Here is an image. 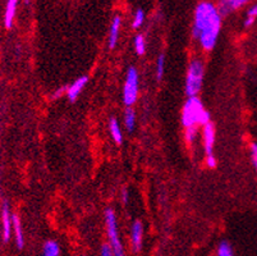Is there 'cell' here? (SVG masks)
I'll use <instances>...</instances> for the list:
<instances>
[{"mask_svg": "<svg viewBox=\"0 0 257 256\" xmlns=\"http://www.w3.org/2000/svg\"><path fill=\"white\" fill-rule=\"evenodd\" d=\"M128 199H129V192L126 190V188H124V190L122 191V201L124 204H127L128 203Z\"/></svg>", "mask_w": 257, "mask_h": 256, "instance_id": "cell-26", "label": "cell"}, {"mask_svg": "<svg viewBox=\"0 0 257 256\" xmlns=\"http://www.w3.org/2000/svg\"><path fill=\"white\" fill-rule=\"evenodd\" d=\"M142 238H144V227L140 220H136L132 225V247L135 251H140L142 247Z\"/></svg>", "mask_w": 257, "mask_h": 256, "instance_id": "cell-10", "label": "cell"}, {"mask_svg": "<svg viewBox=\"0 0 257 256\" xmlns=\"http://www.w3.org/2000/svg\"><path fill=\"white\" fill-rule=\"evenodd\" d=\"M138 97V73L137 69L131 67L127 72L124 88H123V101L127 106H132Z\"/></svg>", "mask_w": 257, "mask_h": 256, "instance_id": "cell-5", "label": "cell"}, {"mask_svg": "<svg viewBox=\"0 0 257 256\" xmlns=\"http://www.w3.org/2000/svg\"><path fill=\"white\" fill-rule=\"evenodd\" d=\"M87 82H88L87 76H82V77L77 78V80H75L69 87H67V97L69 99V101L77 100V97L81 95V92L83 91V88L86 87Z\"/></svg>", "mask_w": 257, "mask_h": 256, "instance_id": "cell-7", "label": "cell"}, {"mask_svg": "<svg viewBox=\"0 0 257 256\" xmlns=\"http://www.w3.org/2000/svg\"><path fill=\"white\" fill-rule=\"evenodd\" d=\"M109 131H110V134H111V137H113V140L115 141V144H118V145L122 144L123 133H122V129H120L119 122H118L115 118L110 119Z\"/></svg>", "mask_w": 257, "mask_h": 256, "instance_id": "cell-14", "label": "cell"}, {"mask_svg": "<svg viewBox=\"0 0 257 256\" xmlns=\"http://www.w3.org/2000/svg\"><path fill=\"white\" fill-rule=\"evenodd\" d=\"M145 22V12L142 9H137L135 13V17H133V22H132V26L133 28H140Z\"/></svg>", "mask_w": 257, "mask_h": 256, "instance_id": "cell-19", "label": "cell"}, {"mask_svg": "<svg viewBox=\"0 0 257 256\" xmlns=\"http://www.w3.org/2000/svg\"><path fill=\"white\" fill-rule=\"evenodd\" d=\"M135 49L138 55H144L146 51V41L142 35H137L135 39Z\"/></svg>", "mask_w": 257, "mask_h": 256, "instance_id": "cell-17", "label": "cell"}, {"mask_svg": "<svg viewBox=\"0 0 257 256\" xmlns=\"http://www.w3.org/2000/svg\"><path fill=\"white\" fill-rule=\"evenodd\" d=\"M17 6H18V0H6L5 13H4V26L5 28L10 30L13 27L14 17H16Z\"/></svg>", "mask_w": 257, "mask_h": 256, "instance_id": "cell-11", "label": "cell"}, {"mask_svg": "<svg viewBox=\"0 0 257 256\" xmlns=\"http://www.w3.org/2000/svg\"><path fill=\"white\" fill-rule=\"evenodd\" d=\"M221 30V16L214 4L202 1L194 10L192 35L205 50H213Z\"/></svg>", "mask_w": 257, "mask_h": 256, "instance_id": "cell-1", "label": "cell"}, {"mask_svg": "<svg viewBox=\"0 0 257 256\" xmlns=\"http://www.w3.org/2000/svg\"><path fill=\"white\" fill-rule=\"evenodd\" d=\"M25 1H26V3H29V1H30V0H25Z\"/></svg>", "mask_w": 257, "mask_h": 256, "instance_id": "cell-27", "label": "cell"}, {"mask_svg": "<svg viewBox=\"0 0 257 256\" xmlns=\"http://www.w3.org/2000/svg\"><path fill=\"white\" fill-rule=\"evenodd\" d=\"M1 228H3L4 242H9L12 237V215L8 204H4L1 209Z\"/></svg>", "mask_w": 257, "mask_h": 256, "instance_id": "cell-8", "label": "cell"}, {"mask_svg": "<svg viewBox=\"0 0 257 256\" xmlns=\"http://www.w3.org/2000/svg\"><path fill=\"white\" fill-rule=\"evenodd\" d=\"M105 223H107V233L113 256H124V250H123L119 232H118V225H116L115 213L111 209H108L105 212Z\"/></svg>", "mask_w": 257, "mask_h": 256, "instance_id": "cell-4", "label": "cell"}, {"mask_svg": "<svg viewBox=\"0 0 257 256\" xmlns=\"http://www.w3.org/2000/svg\"><path fill=\"white\" fill-rule=\"evenodd\" d=\"M247 17H251V18L256 19L257 18V5L252 6L251 9L247 12Z\"/></svg>", "mask_w": 257, "mask_h": 256, "instance_id": "cell-24", "label": "cell"}, {"mask_svg": "<svg viewBox=\"0 0 257 256\" xmlns=\"http://www.w3.org/2000/svg\"><path fill=\"white\" fill-rule=\"evenodd\" d=\"M101 256H113V253H111V249H110L109 245H105L101 249Z\"/></svg>", "mask_w": 257, "mask_h": 256, "instance_id": "cell-23", "label": "cell"}, {"mask_svg": "<svg viewBox=\"0 0 257 256\" xmlns=\"http://www.w3.org/2000/svg\"><path fill=\"white\" fill-rule=\"evenodd\" d=\"M205 68L204 63L198 59H194L189 63L187 78H185V94L188 97L197 96L204 84Z\"/></svg>", "mask_w": 257, "mask_h": 256, "instance_id": "cell-3", "label": "cell"}, {"mask_svg": "<svg viewBox=\"0 0 257 256\" xmlns=\"http://www.w3.org/2000/svg\"><path fill=\"white\" fill-rule=\"evenodd\" d=\"M251 160H252V164H254L255 169H256L257 172V144L251 145Z\"/></svg>", "mask_w": 257, "mask_h": 256, "instance_id": "cell-22", "label": "cell"}, {"mask_svg": "<svg viewBox=\"0 0 257 256\" xmlns=\"http://www.w3.org/2000/svg\"><path fill=\"white\" fill-rule=\"evenodd\" d=\"M60 249L58 242L55 241H46L44 245V251L42 256H59Z\"/></svg>", "mask_w": 257, "mask_h": 256, "instance_id": "cell-15", "label": "cell"}, {"mask_svg": "<svg viewBox=\"0 0 257 256\" xmlns=\"http://www.w3.org/2000/svg\"><path fill=\"white\" fill-rule=\"evenodd\" d=\"M218 256H234L233 255L232 246H230L226 241H223V242H220L219 244V247H218Z\"/></svg>", "mask_w": 257, "mask_h": 256, "instance_id": "cell-18", "label": "cell"}, {"mask_svg": "<svg viewBox=\"0 0 257 256\" xmlns=\"http://www.w3.org/2000/svg\"><path fill=\"white\" fill-rule=\"evenodd\" d=\"M12 233L14 234V240L18 249H23L25 246V236L22 232V224L18 215H12Z\"/></svg>", "mask_w": 257, "mask_h": 256, "instance_id": "cell-12", "label": "cell"}, {"mask_svg": "<svg viewBox=\"0 0 257 256\" xmlns=\"http://www.w3.org/2000/svg\"><path fill=\"white\" fill-rule=\"evenodd\" d=\"M210 123V113L204 108V104L197 96L189 97L185 101L182 110V125L185 129L197 128V126H206Z\"/></svg>", "mask_w": 257, "mask_h": 256, "instance_id": "cell-2", "label": "cell"}, {"mask_svg": "<svg viewBox=\"0 0 257 256\" xmlns=\"http://www.w3.org/2000/svg\"><path fill=\"white\" fill-rule=\"evenodd\" d=\"M248 3V0H220L219 6H217L219 10L220 16H228L229 13L234 12V10L239 9L241 6L246 5Z\"/></svg>", "mask_w": 257, "mask_h": 256, "instance_id": "cell-9", "label": "cell"}, {"mask_svg": "<svg viewBox=\"0 0 257 256\" xmlns=\"http://www.w3.org/2000/svg\"><path fill=\"white\" fill-rule=\"evenodd\" d=\"M124 126H126L127 131L132 132L135 129V126H136V113L128 108L124 113Z\"/></svg>", "mask_w": 257, "mask_h": 256, "instance_id": "cell-16", "label": "cell"}, {"mask_svg": "<svg viewBox=\"0 0 257 256\" xmlns=\"http://www.w3.org/2000/svg\"><path fill=\"white\" fill-rule=\"evenodd\" d=\"M164 71H165V56L160 55L156 63V78L157 81H160L164 76Z\"/></svg>", "mask_w": 257, "mask_h": 256, "instance_id": "cell-20", "label": "cell"}, {"mask_svg": "<svg viewBox=\"0 0 257 256\" xmlns=\"http://www.w3.org/2000/svg\"><path fill=\"white\" fill-rule=\"evenodd\" d=\"M120 26H122V18L119 16H115L111 21V25H110V31H109V47L110 49H114L116 46V43L119 40V32H120Z\"/></svg>", "mask_w": 257, "mask_h": 256, "instance_id": "cell-13", "label": "cell"}, {"mask_svg": "<svg viewBox=\"0 0 257 256\" xmlns=\"http://www.w3.org/2000/svg\"><path fill=\"white\" fill-rule=\"evenodd\" d=\"M255 21H256V19L246 16V19H245V22H243V25H245V27H251V26L255 23Z\"/></svg>", "mask_w": 257, "mask_h": 256, "instance_id": "cell-25", "label": "cell"}, {"mask_svg": "<svg viewBox=\"0 0 257 256\" xmlns=\"http://www.w3.org/2000/svg\"><path fill=\"white\" fill-rule=\"evenodd\" d=\"M204 146L205 153H206V164L209 168H215L217 167V158L214 156V144H215V128L213 123H207L204 126Z\"/></svg>", "mask_w": 257, "mask_h": 256, "instance_id": "cell-6", "label": "cell"}, {"mask_svg": "<svg viewBox=\"0 0 257 256\" xmlns=\"http://www.w3.org/2000/svg\"><path fill=\"white\" fill-rule=\"evenodd\" d=\"M196 134H197V128H188L185 129V138L188 142H193L194 138H196Z\"/></svg>", "mask_w": 257, "mask_h": 256, "instance_id": "cell-21", "label": "cell"}]
</instances>
